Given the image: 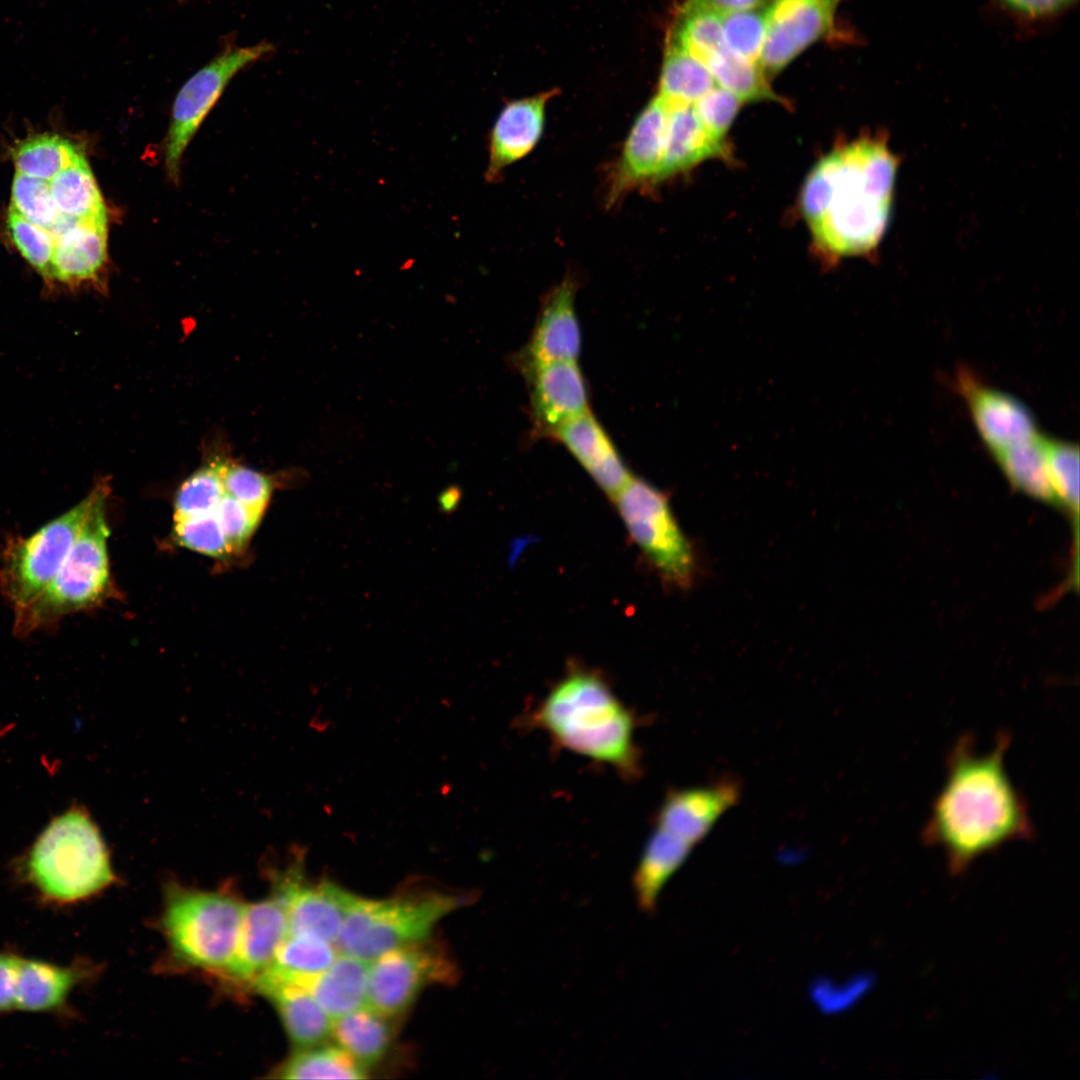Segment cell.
<instances>
[{
    "label": "cell",
    "mask_w": 1080,
    "mask_h": 1080,
    "mask_svg": "<svg viewBox=\"0 0 1080 1080\" xmlns=\"http://www.w3.org/2000/svg\"><path fill=\"white\" fill-rule=\"evenodd\" d=\"M473 898L471 893L434 891L385 899L355 895L335 947L370 962L386 951L428 938L439 920Z\"/></svg>",
    "instance_id": "obj_6"
},
{
    "label": "cell",
    "mask_w": 1080,
    "mask_h": 1080,
    "mask_svg": "<svg viewBox=\"0 0 1080 1080\" xmlns=\"http://www.w3.org/2000/svg\"><path fill=\"white\" fill-rule=\"evenodd\" d=\"M49 184L60 213L79 219L107 217L103 198L84 154Z\"/></svg>",
    "instance_id": "obj_32"
},
{
    "label": "cell",
    "mask_w": 1080,
    "mask_h": 1080,
    "mask_svg": "<svg viewBox=\"0 0 1080 1080\" xmlns=\"http://www.w3.org/2000/svg\"><path fill=\"white\" fill-rule=\"evenodd\" d=\"M668 104L657 94L635 119L612 170L607 205L613 206L630 192L655 186L662 165Z\"/></svg>",
    "instance_id": "obj_13"
},
{
    "label": "cell",
    "mask_w": 1080,
    "mask_h": 1080,
    "mask_svg": "<svg viewBox=\"0 0 1080 1080\" xmlns=\"http://www.w3.org/2000/svg\"><path fill=\"white\" fill-rule=\"evenodd\" d=\"M741 101L730 91L716 85L694 104V110L704 127L723 140L731 126Z\"/></svg>",
    "instance_id": "obj_45"
},
{
    "label": "cell",
    "mask_w": 1080,
    "mask_h": 1080,
    "mask_svg": "<svg viewBox=\"0 0 1080 1080\" xmlns=\"http://www.w3.org/2000/svg\"><path fill=\"white\" fill-rule=\"evenodd\" d=\"M834 4H837L839 0H831Z\"/></svg>",
    "instance_id": "obj_49"
},
{
    "label": "cell",
    "mask_w": 1080,
    "mask_h": 1080,
    "mask_svg": "<svg viewBox=\"0 0 1080 1080\" xmlns=\"http://www.w3.org/2000/svg\"><path fill=\"white\" fill-rule=\"evenodd\" d=\"M576 291L577 281L567 275L544 296L530 338L516 360L524 374L542 365L577 360L581 331Z\"/></svg>",
    "instance_id": "obj_15"
},
{
    "label": "cell",
    "mask_w": 1080,
    "mask_h": 1080,
    "mask_svg": "<svg viewBox=\"0 0 1080 1080\" xmlns=\"http://www.w3.org/2000/svg\"><path fill=\"white\" fill-rule=\"evenodd\" d=\"M991 453L1016 489L1039 500L1057 503L1041 435Z\"/></svg>",
    "instance_id": "obj_30"
},
{
    "label": "cell",
    "mask_w": 1080,
    "mask_h": 1080,
    "mask_svg": "<svg viewBox=\"0 0 1080 1080\" xmlns=\"http://www.w3.org/2000/svg\"><path fill=\"white\" fill-rule=\"evenodd\" d=\"M287 933L286 901L277 889L272 896L246 905L236 953L226 974L252 984L271 966Z\"/></svg>",
    "instance_id": "obj_19"
},
{
    "label": "cell",
    "mask_w": 1080,
    "mask_h": 1080,
    "mask_svg": "<svg viewBox=\"0 0 1080 1080\" xmlns=\"http://www.w3.org/2000/svg\"><path fill=\"white\" fill-rule=\"evenodd\" d=\"M669 39L705 65L726 46L722 15L711 9L684 3Z\"/></svg>",
    "instance_id": "obj_37"
},
{
    "label": "cell",
    "mask_w": 1080,
    "mask_h": 1080,
    "mask_svg": "<svg viewBox=\"0 0 1080 1080\" xmlns=\"http://www.w3.org/2000/svg\"><path fill=\"white\" fill-rule=\"evenodd\" d=\"M1048 473L1057 503L1073 513L1079 510V448L1042 436Z\"/></svg>",
    "instance_id": "obj_38"
},
{
    "label": "cell",
    "mask_w": 1080,
    "mask_h": 1080,
    "mask_svg": "<svg viewBox=\"0 0 1080 1080\" xmlns=\"http://www.w3.org/2000/svg\"><path fill=\"white\" fill-rule=\"evenodd\" d=\"M612 500L633 543L664 584L680 590L691 588L699 561L673 513L669 496L632 475Z\"/></svg>",
    "instance_id": "obj_8"
},
{
    "label": "cell",
    "mask_w": 1080,
    "mask_h": 1080,
    "mask_svg": "<svg viewBox=\"0 0 1080 1080\" xmlns=\"http://www.w3.org/2000/svg\"><path fill=\"white\" fill-rule=\"evenodd\" d=\"M666 144L659 184L711 158H728L725 142L702 124L693 105H669Z\"/></svg>",
    "instance_id": "obj_25"
},
{
    "label": "cell",
    "mask_w": 1080,
    "mask_h": 1080,
    "mask_svg": "<svg viewBox=\"0 0 1080 1080\" xmlns=\"http://www.w3.org/2000/svg\"><path fill=\"white\" fill-rule=\"evenodd\" d=\"M955 385L991 452L1039 434L1031 410L1016 397L985 385L964 368L956 374Z\"/></svg>",
    "instance_id": "obj_16"
},
{
    "label": "cell",
    "mask_w": 1080,
    "mask_h": 1080,
    "mask_svg": "<svg viewBox=\"0 0 1080 1080\" xmlns=\"http://www.w3.org/2000/svg\"><path fill=\"white\" fill-rule=\"evenodd\" d=\"M727 48L736 55L760 64L766 34V8L721 13Z\"/></svg>",
    "instance_id": "obj_39"
},
{
    "label": "cell",
    "mask_w": 1080,
    "mask_h": 1080,
    "mask_svg": "<svg viewBox=\"0 0 1080 1080\" xmlns=\"http://www.w3.org/2000/svg\"><path fill=\"white\" fill-rule=\"evenodd\" d=\"M271 50L267 42L251 46L229 43L183 84L173 103L165 145V164L171 179H178L184 151L229 82Z\"/></svg>",
    "instance_id": "obj_11"
},
{
    "label": "cell",
    "mask_w": 1080,
    "mask_h": 1080,
    "mask_svg": "<svg viewBox=\"0 0 1080 1080\" xmlns=\"http://www.w3.org/2000/svg\"><path fill=\"white\" fill-rule=\"evenodd\" d=\"M7 228L16 248L49 285L55 245L52 235L47 229L27 221L11 207L7 215Z\"/></svg>",
    "instance_id": "obj_43"
},
{
    "label": "cell",
    "mask_w": 1080,
    "mask_h": 1080,
    "mask_svg": "<svg viewBox=\"0 0 1080 1080\" xmlns=\"http://www.w3.org/2000/svg\"><path fill=\"white\" fill-rule=\"evenodd\" d=\"M557 94L553 89L504 106L489 132L488 182H497L505 169L535 148L544 131L547 104Z\"/></svg>",
    "instance_id": "obj_20"
},
{
    "label": "cell",
    "mask_w": 1080,
    "mask_h": 1080,
    "mask_svg": "<svg viewBox=\"0 0 1080 1080\" xmlns=\"http://www.w3.org/2000/svg\"><path fill=\"white\" fill-rule=\"evenodd\" d=\"M331 1037L365 1069L379 1063L394 1038L392 1018L369 1005L333 1020Z\"/></svg>",
    "instance_id": "obj_28"
},
{
    "label": "cell",
    "mask_w": 1080,
    "mask_h": 1080,
    "mask_svg": "<svg viewBox=\"0 0 1080 1080\" xmlns=\"http://www.w3.org/2000/svg\"><path fill=\"white\" fill-rule=\"evenodd\" d=\"M560 442L611 499L631 478L616 446L590 410L561 426Z\"/></svg>",
    "instance_id": "obj_22"
},
{
    "label": "cell",
    "mask_w": 1080,
    "mask_h": 1080,
    "mask_svg": "<svg viewBox=\"0 0 1080 1080\" xmlns=\"http://www.w3.org/2000/svg\"><path fill=\"white\" fill-rule=\"evenodd\" d=\"M173 537L178 545L217 560L233 556L215 512L174 520Z\"/></svg>",
    "instance_id": "obj_40"
},
{
    "label": "cell",
    "mask_w": 1080,
    "mask_h": 1080,
    "mask_svg": "<svg viewBox=\"0 0 1080 1080\" xmlns=\"http://www.w3.org/2000/svg\"><path fill=\"white\" fill-rule=\"evenodd\" d=\"M251 985L272 1001L298 1049L323 1044L331 1037L333 1019L300 984L260 976Z\"/></svg>",
    "instance_id": "obj_24"
},
{
    "label": "cell",
    "mask_w": 1080,
    "mask_h": 1080,
    "mask_svg": "<svg viewBox=\"0 0 1080 1080\" xmlns=\"http://www.w3.org/2000/svg\"><path fill=\"white\" fill-rule=\"evenodd\" d=\"M455 961L428 938L384 952L369 962L367 1005L390 1018L401 1016L418 994L434 984H454Z\"/></svg>",
    "instance_id": "obj_10"
},
{
    "label": "cell",
    "mask_w": 1080,
    "mask_h": 1080,
    "mask_svg": "<svg viewBox=\"0 0 1080 1080\" xmlns=\"http://www.w3.org/2000/svg\"><path fill=\"white\" fill-rule=\"evenodd\" d=\"M741 784L725 776L705 785L673 789L659 805L654 826L696 847L740 800Z\"/></svg>",
    "instance_id": "obj_17"
},
{
    "label": "cell",
    "mask_w": 1080,
    "mask_h": 1080,
    "mask_svg": "<svg viewBox=\"0 0 1080 1080\" xmlns=\"http://www.w3.org/2000/svg\"><path fill=\"white\" fill-rule=\"evenodd\" d=\"M222 479L226 494L263 517L275 488L276 480L272 476L229 457L223 467Z\"/></svg>",
    "instance_id": "obj_42"
},
{
    "label": "cell",
    "mask_w": 1080,
    "mask_h": 1080,
    "mask_svg": "<svg viewBox=\"0 0 1080 1080\" xmlns=\"http://www.w3.org/2000/svg\"><path fill=\"white\" fill-rule=\"evenodd\" d=\"M178 1H179V2H184L185 0H178Z\"/></svg>",
    "instance_id": "obj_50"
},
{
    "label": "cell",
    "mask_w": 1080,
    "mask_h": 1080,
    "mask_svg": "<svg viewBox=\"0 0 1080 1080\" xmlns=\"http://www.w3.org/2000/svg\"><path fill=\"white\" fill-rule=\"evenodd\" d=\"M337 955L338 950L331 943L287 933L273 963L260 976L301 984L328 968Z\"/></svg>",
    "instance_id": "obj_31"
},
{
    "label": "cell",
    "mask_w": 1080,
    "mask_h": 1080,
    "mask_svg": "<svg viewBox=\"0 0 1080 1080\" xmlns=\"http://www.w3.org/2000/svg\"><path fill=\"white\" fill-rule=\"evenodd\" d=\"M1010 736L1000 732L994 746L978 751L965 735L952 747L944 784L923 831L924 840L940 848L952 873H960L980 856L1004 844L1031 838L1028 807L1005 767Z\"/></svg>",
    "instance_id": "obj_1"
},
{
    "label": "cell",
    "mask_w": 1080,
    "mask_h": 1080,
    "mask_svg": "<svg viewBox=\"0 0 1080 1080\" xmlns=\"http://www.w3.org/2000/svg\"><path fill=\"white\" fill-rule=\"evenodd\" d=\"M10 207L27 221L47 230L60 215L49 181L17 172L12 182Z\"/></svg>",
    "instance_id": "obj_41"
},
{
    "label": "cell",
    "mask_w": 1080,
    "mask_h": 1080,
    "mask_svg": "<svg viewBox=\"0 0 1080 1080\" xmlns=\"http://www.w3.org/2000/svg\"><path fill=\"white\" fill-rule=\"evenodd\" d=\"M95 498L92 486L76 505L27 536L7 537L0 552V593L13 611L32 601L57 573Z\"/></svg>",
    "instance_id": "obj_9"
},
{
    "label": "cell",
    "mask_w": 1080,
    "mask_h": 1080,
    "mask_svg": "<svg viewBox=\"0 0 1080 1080\" xmlns=\"http://www.w3.org/2000/svg\"><path fill=\"white\" fill-rule=\"evenodd\" d=\"M525 723L559 748L606 765L625 780L642 774L638 718L598 671L570 666Z\"/></svg>",
    "instance_id": "obj_3"
},
{
    "label": "cell",
    "mask_w": 1080,
    "mask_h": 1080,
    "mask_svg": "<svg viewBox=\"0 0 1080 1080\" xmlns=\"http://www.w3.org/2000/svg\"><path fill=\"white\" fill-rule=\"evenodd\" d=\"M717 85L733 93L742 103L783 101L771 89L760 64L748 61L725 46L705 64Z\"/></svg>",
    "instance_id": "obj_35"
},
{
    "label": "cell",
    "mask_w": 1080,
    "mask_h": 1080,
    "mask_svg": "<svg viewBox=\"0 0 1080 1080\" xmlns=\"http://www.w3.org/2000/svg\"><path fill=\"white\" fill-rule=\"evenodd\" d=\"M84 153L59 135H38L20 143L13 152L16 172L50 181Z\"/></svg>",
    "instance_id": "obj_36"
},
{
    "label": "cell",
    "mask_w": 1080,
    "mask_h": 1080,
    "mask_svg": "<svg viewBox=\"0 0 1080 1080\" xmlns=\"http://www.w3.org/2000/svg\"><path fill=\"white\" fill-rule=\"evenodd\" d=\"M717 83L708 68L667 39L658 95L669 105H693Z\"/></svg>",
    "instance_id": "obj_29"
},
{
    "label": "cell",
    "mask_w": 1080,
    "mask_h": 1080,
    "mask_svg": "<svg viewBox=\"0 0 1080 1080\" xmlns=\"http://www.w3.org/2000/svg\"><path fill=\"white\" fill-rule=\"evenodd\" d=\"M694 848L675 834L653 826L632 877L633 892L642 912H655L660 892Z\"/></svg>",
    "instance_id": "obj_26"
},
{
    "label": "cell",
    "mask_w": 1080,
    "mask_h": 1080,
    "mask_svg": "<svg viewBox=\"0 0 1080 1080\" xmlns=\"http://www.w3.org/2000/svg\"><path fill=\"white\" fill-rule=\"evenodd\" d=\"M107 259V217L81 219L55 240L49 285L98 283Z\"/></svg>",
    "instance_id": "obj_23"
},
{
    "label": "cell",
    "mask_w": 1080,
    "mask_h": 1080,
    "mask_svg": "<svg viewBox=\"0 0 1080 1080\" xmlns=\"http://www.w3.org/2000/svg\"><path fill=\"white\" fill-rule=\"evenodd\" d=\"M215 514L233 555L244 552L262 517L226 493Z\"/></svg>",
    "instance_id": "obj_44"
},
{
    "label": "cell",
    "mask_w": 1080,
    "mask_h": 1080,
    "mask_svg": "<svg viewBox=\"0 0 1080 1080\" xmlns=\"http://www.w3.org/2000/svg\"><path fill=\"white\" fill-rule=\"evenodd\" d=\"M229 457L224 450L209 454L180 484L174 497V520L215 512L225 494L222 472Z\"/></svg>",
    "instance_id": "obj_33"
},
{
    "label": "cell",
    "mask_w": 1080,
    "mask_h": 1080,
    "mask_svg": "<svg viewBox=\"0 0 1080 1080\" xmlns=\"http://www.w3.org/2000/svg\"><path fill=\"white\" fill-rule=\"evenodd\" d=\"M1075 0H999L1010 11L1029 19L1054 15Z\"/></svg>",
    "instance_id": "obj_47"
},
{
    "label": "cell",
    "mask_w": 1080,
    "mask_h": 1080,
    "mask_svg": "<svg viewBox=\"0 0 1080 1080\" xmlns=\"http://www.w3.org/2000/svg\"><path fill=\"white\" fill-rule=\"evenodd\" d=\"M275 880V888L286 901L288 933L312 936L335 946L355 895L328 880L305 881L298 861Z\"/></svg>",
    "instance_id": "obj_12"
},
{
    "label": "cell",
    "mask_w": 1080,
    "mask_h": 1080,
    "mask_svg": "<svg viewBox=\"0 0 1080 1080\" xmlns=\"http://www.w3.org/2000/svg\"><path fill=\"white\" fill-rule=\"evenodd\" d=\"M367 1069L338 1045L300 1048L283 1063L278 1077L285 1079H364Z\"/></svg>",
    "instance_id": "obj_34"
},
{
    "label": "cell",
    "mask_w": 1080,
    "mask_h": 1080,
    "mask_svg": "<svg viewBox=\"0 0 1080 1080\" xmlns=\"http://www.w3.org/2000/svg\"><path fill=\"white\" fill-rule=\"evenodd\" d=\"M93 486V504L57 573L32 601L13 611V632L17 637L53 628L64 617L97 608L113 597L107 549L109 480L98 479Z\"/></svg>",
    "instance_id": "obj_5"
},
{
    "label": "cell",
    "mask_w": 1080,
    "mask_h": 1080,
    "mask_svg": "<svg viewBox=\"0 0 1080 1080\" xmlns=\"http://www.w3.org/2000/svg\"><path fill=\"white\" fill-rule=\"evenodd\" d=\"M835 7L831 0H775L766 8L760 66L767 77L832 31Z\"/></svg>",
    "instance_id": "obj_14"
},
{
    "label": "cell",
    "mask_w": 1080,
    "mask_h": 1080,
    "mask_svg": "<svg viewBox=\"0 0 1080 1080\" xmlns=\"http://www.w3.org/2000/svg\"><path fill=\"white\" fill-rule=\"evenodd\" d=\"M524 375L535 438H552L561 426L589 410L587 384L576 361L542 365Z\"/></svg>",
    "instance_id": "obj_18"
},
{
    "label": "cell",
    "mask_w": 1080,
    "mask_h": 1080,
    "mask_svg": "<svg viewBox=\"0 0 1080 1080\" xmlns=\"http://www.w3.org/2000/svg\"><path fill=\"white\" fill-rule=\"evenodd\" d=\"M245 906L224 893L169 887L162 926L174 955L191 966L225 972L236 953Z\"/></svg>",
    "instance_id": "obj_7"
},
{
    "label": "cell",
    "mask_w": 1080,
    "mask_h": 1080,
    "mask_svg": "<svg viewBox=\"0 0 1080 1080\" xmlns=\"http://www.w3.org/2000/svg\"><path fill=\"white\" fill-rule=\"evenodd\" d=\"M16 872L40 902L55 907L86 901L116 880L100 830L80 806L48 823L18 860Z\"/></svg>",
    "instance_id": "obj_4"
},
{
    "label": "cell",
    "mask_w": 1080,
    "mask_h": 1080,
    "mask_svg": "<svg viewBox=\"0 0 1080 1080\" xmlns=\"http://www.w3.org/2000/svg\"><path fill=\"white\" fill-rule=\"evenodd\" d=\"M369 962L340 953L321 973L300 985L334 1020L367 1005Z\"/></svg>",
    "instance_id": "obj_27"
},
{
    "label": "cell",
    "mask_w": 1080,
    "mask_h": 1080,
    "mask_svg": "<svg viewBox=\"0 0 1080 1080\" xmlns=\"http://www.w3.org/2000/svg\"><path fill=\"white\" fill-rule=\"evenodd\" d=\"M21 954L0 951V1016L16 1012L15 987Z\"/></svg>",
    "instance_id": "obj_46"
},
{
    "label": "cell",
    "mask_w": 1080,
    "mask_h": 1080,
    "mask_svg": "<svg viewBox=\"0 0 1080 1080\" xmlns=\"http://www.w3.org/2000/svg\"><path fill=\"white\" fill-rule=\"evenodd\" d=\"M762 2L763 0H686L685 4L725 13L757 8Z\"/></svg>",
    "instance_id": "obj_48"
},
{
    "label": "cell",
    "mask_w": 1080,
    "mask_h": 1080,
    "mask_svg": "<svg viewBox=\"0 0 1080 1080\" xmlns=\"http://www.w3.org/2000/svg\"><path fill=\"white\" fill-rule=\"evenodd\" d=\"M95 972L88 961L77 959L68 965L21 956L15 987L16 1012L72 1015V992Z\"/></svg>",
    "instance_id": "obj_21"
},
{
    "label": "cell",
    "mask_w": 1080,
    "mask_h": 1080,
    "mask_svg": "<svg viewBox=\"0 0 1080 1080\" xmlns=\"http://www.w3.org/2000/svg\"><path fill=\"white\" fill-rule=\"evenodd\" d=\"M897 170L895 155L879 137L839 147L813 168L820 212L810 228L832 257L859 255L879 244L890 216Z\"/></svg>",
    "instance_id": "obj_2"
}]
</instances>
